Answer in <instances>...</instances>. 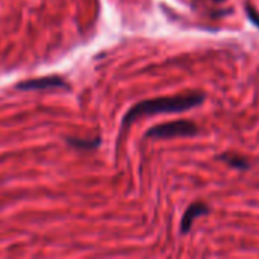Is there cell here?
Masks as SVG:
<instances>
[{"label":"cell","mask_w":259,"mask_h":259,"mask_svg":"<svg viewBox=\"0 0 259 259\" xmlns=\"http://www.w3.org/2000/svg\"><path fill=\"white\" fill-rule=\"evenodd\" d=\"M203 100H205V96L202 93H187V94L144 100L127 111L123 120V124H129L134 120L144 117V115H156V114H164V112H184V111H188L202 105Z\"/></svg>","instance_id":"1"},{"label":"cell","mask_w":259,"mask_h":259,"mask_svg":"<svg viewBox=\"0 0 259 259\" xmlns=\"http://www.w3.org/2000/svg\"><path fill=\"white\" fill-rule=\"evenodd\" d=\"M199 132V127L190 120H176L164 124H158L147 131L149 138H175V137H191Z\"/></svg>","instance_id":"2"},{"label":"cell","mask_w":259,"mask_h":259,"mask_svg":"<svg viewBox=\"0 0 259 259\" xmlns=\"http://www.w3.org/2000/svg\"><path fill=\"white\" fill-rule=\"evenodd\" d=\"M55 87H67V83H65L59 76H47V77L24 80V82H20V83L17 85V88H18V90H23V91L47 90V88H55Z\"/></svg>","instance_id":"3"},{"label":"cell","mask_w":259,"mask_h":259,"mask_svg":"<svg viewBox=\"0 0 259 259\" xmlns=\"http://www.w3.org/2000/svg\"><path fill=\"white\" fill-rule=\"evenodd\" d=\"M208 212H209L208 205H205V203H202V202L193 203V205L185 211V214H184V217H182V222H181V231H182V234H187V232L191 229V226H193V223H194V220H196L197 217L206 215Z\"/></svg>","instance_id":"4"},{"label":"cell","mask_w":259,"mask_h":259,"mask_svg":"<svg viewBox=\"0 0 259 259\" xmlns=\"http://www.w3.org/2000/svg\"><path fill=\"white\" fill-rule=\"evenodd\" d=\"M220 159L226 164H229L231 167H235V168H247L249 167V162L246 158L240 156V155H235V153H229V155H222Z\"/></svg>","instance_id":"5"},{"label":"cell","mask_w":259,"mask_h":259,"mask_svg":"<svg viewBox=\"0 0 259 259\" xmlns=\"http://www.w3.org/2000/svg\"><path fill=\"white\" fill-rule=\"evenodd\" d=\"M71 146L74 147H79V149H93V147H97L99 146V140H94V141H83V140H67Z\"/></svg>","instance_id":"6"},{"label":"cell","mask_w":259,"mask_h":259,"mask_svg":"<svg viewBox=\"0 0 259 259\" xmlns=\"http://www.w3.org/2000/svg\"><path fill=\"white\" fill-rule=\"evenodd\" d=\"M215 2H223V0H215Z\"/></svg>","instance_id":"7"}]
</instances>
